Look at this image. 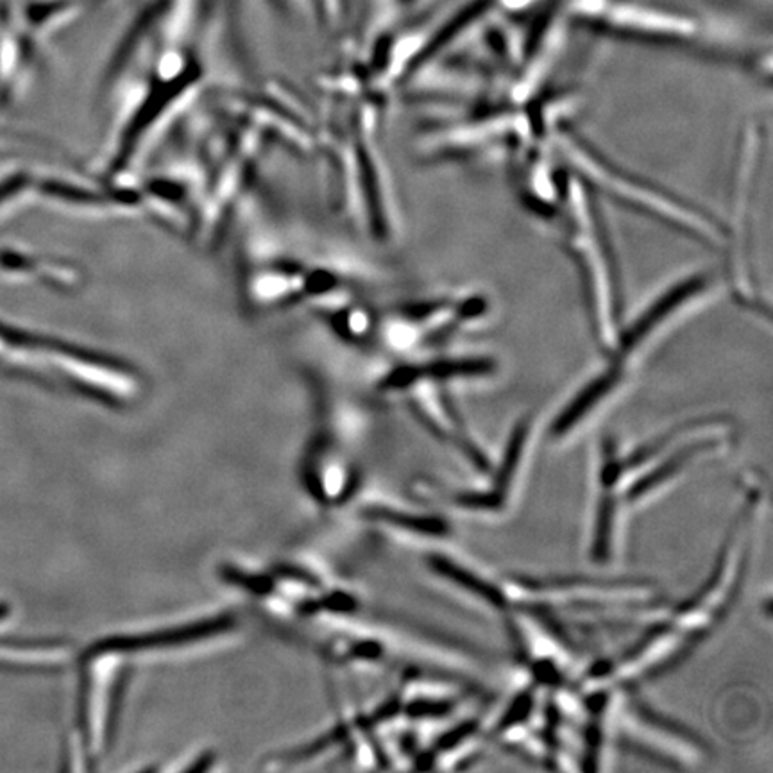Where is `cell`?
Segmentation results:
<instances>
[{
    "label": "cell",
    "instance_id": "1",
    "mask_svg": "<svg viewBox=\"0 0 773 773\" xmlns=\"http://www.w3.org/2000/svg\"><path fill=\"white\" fill-rule=\"evenodd\" d=\"M547 140L561 156L566 169L573 172L593 194H603L667 226L675 227L677 232L700 242L702 246L725 250V224L691 201L609 162L582 136L571 131L566 122L551 130Z\"/></svg>",
    "mask_w": 773,
    "mask_h": 773
},
{
    "label": "cell",
    "instance_id": "2",
    "mask_svg": "<svg viewBox=\"0 0 773 773\" xmlns=\"http://www.w3.org/2000/svg\"><path fill=\"white\" fill-rule=\"evenodd\" d=\"M557 218H561L565 227L566 250L579 267L594 335L611 355L623 319L617 251L609 241L593 192L568 169L562 174Z\"/></svg>",
    "mask_w": 773,
    "mask_h": 773
},
{
    "label": "cell",
    "instance_id": "3",
    "mask_svg": "<svg viewBox=\"0 0 773 773\" xmlns=\"http://www.w3.org/2000/svg\"><path fill=\"white\" fill-rule=\"evenodd\" d=\"M718 291L716 274L705 267L677 274L641 303L634 314L621 319L611 358L629 366L661 338L684 325L691 315L704 311L709 303L714 302Z\"/></svg>",
    "mask_w": 773,
    "mask_h": 773
},
{
    "label": "cell",
    "instance_id": "4",
    "mask_svg": "<svg viewBox=\"0 0 773 773\" xmlns=\"http://www.w3.org/2000/svg\"><path fill=\"white\" fill-rule=\"evenodd\" d=\"M763 133L755 122L746 125L740 142L738 154L736 176L732 191L731 224L725 226L728 244L725 250L731 253L729 262V282L738 303L770 321V305L761 294L751 260V197L754 191L757 165H760Z\"/></svg>",
    "mask_w": 773,
    "mask_h": 773
},
{
    "label": "cell",
    "instance_id": "5",
    "mask_svg": "<svg viewBox=\"0 0 773 773\" xmlns=\"http://www.w3.org/2000/svg\"><path fill=\"white\" fill-rule=\"evenodd\" d=\"M568 11L574 19L606 31L652 42L693 45L705 37L699 17L652 0H570Z\"/></svg>",
    "mask_w": 773,
    "mask_h": 773
},
{
    "label": "cell",
    "instance_id": "6",
    "mask_svg": "<svg viewBox=\"0 0 773 773\" xmlns=\"http://www.w3.org/2000/svg\"><path fill=\"white\" fill-rule=\"evenodd\" d=\"M131 659L99 639L84 658L81 688V749L90 761L106 754L112 743L116 711Z\"/></svg>",
    "mask_w": 773,
    "mask_h": 773
},
{
    "label": "cell",
    "instance_id": "7",
    "mask_svg": "<svg viewBox=\"0 0 773 773\" xmlns=\"http://www.w3.org/2000/svg\"><path fill=\"white\" fill-rule=\"evenodd\" d=\"M625 364L611 358L602 370H598L593 378H589L571 396L570 401L561 408V413L557 414L550 426L551 437L561 439L568 436L586 417H589V414L594 413L620 387L625 378Z\"/></svg>",
    "mask_w": 773,
    "mask_h": 773
},
{
    "label": "cell",
    "instance_id": "8",
    "mask_svg": "<svg viewBox=\"0 0 773 773\" xmlns=\"http://www.w3.org/2000/svg\"><path fill=\"white\" fill-rule=\"evenodd\" d=\"M714 445H718V437L699 436L695 437V439H691L688 445L677 448L672 457L662 460L649 475H644V477L635 480L632 487H630L629 492H627V498L635 501L639 500L641 496L649 495L653 489H658L662 484L677 477L691 460L695 459L696 455L704 454L708 449L714 448Z\"/></svg>",
    "mask_w": 773,
    "mask_h": 773
},
{
    "label": "cell",
    "instance_id": "9",
    "mask_svg": "<svg viewBox=\"0 0 773 773\" xmlns=\"http://www.w3.org/2000/svg\"><path fill=\"white\" fill-rule=\"evenodd\" d=\"M428 565L439 577L448 580L449 583H454V586L462 589L471 597L482 600L487 606L495 607V609H504L507 606V598H505L500 588H496L495 583L487 582L486 579H482L475 571L464 568L459 562L451 561L449 557L430 556L428 557Z\"/></svg>",
    "mask_w": 773,
    "mask_h": 773
},
{
    "label": "cell",
    "instance_id": "10",
    "mask_svg": "<svg viewBox=\"0 0 773 773\" xmlns=\"http://www.w3.org/2000/svg\"><path fill=\"white\" fill-rule=\"evenodd\" d=\"M421 376L428 380L451 382V380H477V378H487L492 376L498 369L492 358L489 357H445L434 358L430 362L417 364Z\"/></svg>",
    "mask_w": 773,
    "mask_h": 773
},
{
    "label": "cell",
    "instance_id": "11",
    "mask_svg": "<svg viewBox=\"0 0 773 773\" xmlns=\"http://www.w3.org/2000/svg\"><path fill=\"white\" fill-rule=\"evenodd\" d=\"M366 516L378 523L399 528L405 532L417 533L423 538H446L449 533V525L446 519L437 516L414 515L407 510L393 509V507H369Z\"/></svg>",
    "mask_w": 773,
    "mask_h": 773
},
{
    "label": "cell",
    "instance_id": "12",
    "mask_svg": "<svg viewBox=\"0 0 773 773\" xmlns=\"http://www.w3.org/2000/svg\"><path fill=\"white\" fill-rule=\"evenodd\" d=\"M528 436H530V421L528 419H521L515 426V430L510 431L509 440H507V446H505L504 457H501L500 468L496 471L495 477V489L500 491L501 495L509 491L516 469H518L521 457H523Z\"/></svg>",
    "mask_w": 773,
    "mask_h": 773
},
{
    "label": "cell",
    "instance_id": "13",
    "mask_svg": "<svg viewBox=\"0 0 773 773\" xmlns=\"http://www.w3.org/2000/svg\"><path fill=\"white\" fill-rule=\"evenodd\" d=\"M602 498L598 504L597 521H594L593 533V559L597 562L609 561L611 556L612 528H614V516H617V498L612 495V487H603Z\"/></svg>",
    "mask_w": 773,
    "mask_h": 773
},
{
    "label": "cell",
    "instance_id": "14",
    "mask_svg": "<svg viewBox=\"0 0 773 773\" xmlns=\"http://www.w3.org/2000/svg\"><path fill=\"white\" fill-rule=\"evenodd\" d=\"M505 495L500 491H460L455 492L451 504L468 510H498L504 507Z\"/></svg>",
    "mask_w": 773,
    "mask_h": 773
},
{
    "label": "cell",
    "instance_id": "15",
    "mask_svg": "<svg viewBox=\"0 0 773 773\" xmlns=\"http://www.w3.org/2000/svg\"><path fill=\"white\" fill-rule=\"evenodd\" d=\"M532 708V691H521V693L510 702L509 708L505 709L500 722L496 725V732H507L509 729L518 728V725H521V723L530 716Z\"/></svg>",
    "mask_w": 773,
    "mask_h": 773
},
{
    "label": "cell",
    "instance_id": "16",
    "mask_svg": "<svg viewBox=\"0 0 773 773\" xmlns=\"http://www.w3.org/2000/svg\"><path fill=\"white\" fill-rule=\"evenodd\" d=\"M451 700L419 699L410 702L407 713L413 718H443L454 711Z\"/></svg>",
    "mask_w": 773,
    "mask_h": 773
},
{
    "label": "cell",
    "instance_id": "17",
    "mask_svg": "<svg viewBox=\"0 0 773 773\" xmlns=\"http://www.w3.org/2000/svg\"><path fill=\"white\" fill-rule=\"evenodd\" d=\"M475 731H477V722L460 723V725L446 732V734H443V736L437 740V749H439V751H451V749H457L460 743H464L471 734H475Z\"/></svg>",
    "mask_w": 773,
    "mask_h": 773
},
{
    "label": "cell",
    "instance_id": "18",
    "mask_svg": "<svg viewBox=\"0 0 773 773\" xmlns=\"http://www.w3.org/2000/svg\"><path fill=\"white\" fill-rule=\"evenodd\" d=\"M533 677L541 684H559L561 682V670L550 661H539L533 664Z\"/></svg>",
    "mask_w": 773,
    "mask_h": 773
},
{
    "label": "cell",
    "instance_id": "19",
    "mask_svg": "<svg viewBox=\"0 0 773 773\" xmlns=\"http://www.w3.org/2000/svg\"><path fill=\"white\" fill-rule=\"evenodd\" d=\"M539 0H495L496 6H500L505 11H525Z\"/></svg>",
    "mask_w": 773,
    "mask_h": 773
},
{
    "label": "cell",
    "instance_id": "20",
    "mask_svg": "<svg viewBox=\"0 0 773 773\" xmlns=\"http://www.w3.org/2000/svg\"><path fill=\"white\" fill-rule=\"evenodd\" d=\"M423 2H426V0H405V4L408 6L423 4Z\"/></svg>",
    "mask_w": 773,
    "mask_h": 773
}]
</instances>
